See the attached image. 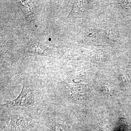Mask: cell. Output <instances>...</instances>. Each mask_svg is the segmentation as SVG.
<instances>
[{"label":"cell","instance_id":"obj_2","mask_svg":"<svg viewBox=\"0 0 131 131\" xmlns=\"http://www.w3.org/2000/svg\"><path fill=\"white\" fill-rule=\"evenodd\" d=\"M37 122L25 115L15 113L11 116L6 131H27L35 127Z\"/></svg>","mask_w":131,"mask_h":131},{"label":"cell","instance_id":"obj_1","mask_svg":"<svg viewBox=\"0 0 131 131\" xmlns=\"http://www.w3.org/2000/svg\"><path fill=\"white\" fill-rule=\"evenodd\" d=\"M37 95L34 87L27 81H24L23 87L18 96L8 101L2 106L8 108L31 109L37 105Z\"/></svg>","mask_w":131,"mask_h":131},{"label":"cell","instance_id":"obj_3","mask_svg":"<svg viewBox=\"0 0 131 131\" xmlns=\"http://www.w3.org/2000/svg\"><path fill=\"white\" fill-rule=\"evenodd\" d=\"M45 125L53 131H69L63 123L54 118H48L45 121Z\"/></svg>","mask_w":131,"mask_h":131},{"label":"cell","instance_id":"obj_4","mask_svg":"<svg viewBox=\"0 0 131 131\" xmlns=\"http://www.w3.org/2000/svg\"><path fill=\"white\" fill-rule=\"evenodd\" d=\"M108 31H109L107 32L108 34V35L109 36L110 38H114L115 36H116V34H116V32H114V30H109Z\"/></svg>","mask_w":131,"mask_h":131},{"label":"cell","instance_id":"obj_5","mask_svg":"<svg viewBox=\"0 0 131 131\" xmlns=\"http://www.w3.org/2000/svg\"></svg>","mask_w":131,"mask_h":131}]
</instances>
